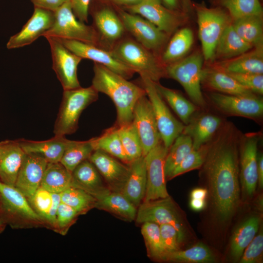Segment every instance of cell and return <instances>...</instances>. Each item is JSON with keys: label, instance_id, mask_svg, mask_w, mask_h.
Segmentation results:
<instances>
[{"label": "cell", "instance_id": "obj_1", "mask_svg": "<svg viewBox=\"0 0 263 263\" xmlns=\"http://www.w3.org/2000/svg\"><path fill=\"white\" fill-rule=\"evenodd\" d=\"M221 128L210 141L202 167L214 213L225 222L233 216L240 202V139L230 124Z\"/></svg>", "mask_w": 263, "mask_h": 263}, {"label": "cell", "instance_id": "obj_2", "mask_svg": "<svg viewBox=\"0 0 263 263\" xmlns=\"http://www.w3.org/2000/svg\"><path fill=\"white\" fill-rule=\"evenodd\" d=\"M93 70L92 86L98 93L109 96L115 106L117 117L114 125L119 127L132 122L136 103L146 94L144 89L101 64L94 62Z\"/></svg>", "mask_w": 263, "mask_h": 263}, {"label": "cell", "instance_id": "obj_3", "mask_svg": "<svg viewBox=\"0 0 263 263\" xmlns=\"http://www.w3.org/2000/svg\"><path fill=\"white\" fill-rule=\"evenodd\" d=\"M111 50L120 61L140 76L147 77L156 82L166 77L165 66L161 60L155 53L133 38H123Z\"/></svg>", "mask_w": 263, "mask_h": 263}, {"label": "cell", "instance_id": "obj_4", "mask_svg": "<svg viewBox=\"0 0 263 263\" xmlns=\"http://www.w3.org/2000/svg\"><path fill=\"white\" fill-rule=\"evenodd\" d=\"M192 7L197 16L204 59L212 61L217 42L232 19L225 10L219 6L208 7L202 2H192Z\"/></svg>", "mask_w": 263, "mask_h": 263}, {"label": "cell", "instance_id": "obj_5", "mask_svg": "<svg viewBox=\"0 0 263 263\" xmlns=\"http://www.w3.org/2000/svg\"><path fill=\"white\" fill-rule=\"evenodd\" d=\"M98 92L91 85L64 90L59 112L55 123L54 133L64 136L74 133L79 118L90 104L98 99Z\"/></svg>", "mask_w": 263, "mask_h": 263}, {"label": "cell", "instance_id": "obj_6", "mask_svg": "<svg viewBox=\"0 0 263 263\" xmlns=\"http://www.w3.org/2000/svg\"><path fill=\"white\" fill-rule=\"evenodd\" d=\"M204 59L202 54L195 52L165 66L166 77L178 82L193 103L201 107L206 105L201 88Z\"/></svg>", "mask_w": 263, "mask_h": 263}, {"label": "cell", "instance_id": "obj_7", "mask_svg": "<svg viewBox=\"0 0 263 263\" xmlns=\"http://www.w3.org/2000/svg\"><path fill=\"white\" fill-rule=\"evenodd\" d=\"M43 37L75 40L102 47L99 35L93 26L79 21L74 15L70 0L54 12V20Z\"/></svg>", "mask_w": 263, "mask_h": 263}, {"label": "cell", "instance_id": "obj_8", "mask_svg": "<svg viewBox=\"0 0 263 263\" xmlns=\"http://www.w3.org/2000/svg\"><path fill=\"white\" fill-rule=\"evenodd\" d=\"M141 86L152 106L162 141L169 150L175 139L181 134L185 125L171 113L165 101L155 87L154 81L140 76Z\"/></svg>", "mask_w": 263, "mask_h": 263}, {"label": "cell", "instance_id": "obj_9", "mask_svg": "<svg viewBox=\"0 0 263 263\" xmlns=\"http://www.w3.org/2000/svg\"><path fill=\"white\" fill-rule=\"evenodd\" d=\"M138 224L153 222L169 224L174 226L184 237L187 234V225L178 207L170 196L146 202L138 207L135 220Z\"/></svg>", "mask_w": 263, "mask_h": 263}, {"label": "cell", "instance_id": "obj_10", "mask_svg": "<svg viewBox=\"0 0 263 263\" xmlns=\"http://www.w3.org/2000/svg\"><path fill=\"white\" fill-rule=\"evenodd\" d=\"M145 18L168 35L173 33L187 18V14L169 9L160 0H142L135 5L122 7Z\"/></svg>", "mask_w": 263, "mask_h": 263}, {"label": "cell", "instance_id": "obj_11", "mask_svg": "<svg viewBox=\"0 0 263 263\" xmlns=\"http://www.w3.org/2000/svg\"><path fill=\"white\" fill-rule=\"evenodd\" d=\"M125 30L137 42L154 53L161 49L169 35L142 17L115 6Z\"/></svg>", "mask_w": 263, "mask_h": 263}, {"label": "cell", "instance_id": "obj_12", "mask_svg": "<svg viewBox=\"0 0 263 263\" xmlns=\"http://www.w3.org/2000/svg\"><path fill=\"white\" fill-rule=\"evenodd\" d=\"M51 52L52 68L64 90L80 87L77 67L82 58L65 47L59 38L47 37Z\"/></svg>", "mask_w": 263, "mask_h": 263}, {"label": "cell", "instance_id": "obj_13", "mask_svg": "<svg viewBox=\"0 0 263 263\" xmlns=\"http://www.w3.org/2000/svg\"><path fill=\"white\" fill-rule=\"evenodd\" d=\"M168 150L161 141L145 156L147 185L144 202L169 196L166 187L164 168Z\"/></svg>", "mask_w": 263, "mask_h": 263}, {"label": "cell", "instance_id": "obj_14", "mask_svg": "<svg viewBox=\"0 0 263 263\" xmlns=\"http://www.w3.org/2000/svg\"><path fill=\"white\" fill-rule=\"evenodd\" d=\"M259 136L249 134L240 139L239 181L241 190L246 197H252L258 185V145Z\"/></svg>", "mask_w": 263, "mask_h": 263}, {"label": "cell", "instance_id": "obj_15", "mask_svg": "<svg viewBox=\"0 0 263 263\" xmlns=\"http://www.w3.org/2000/svg\"><path fill=\"white\" fill-rule=\"evenodd\" d=\"M59 39L69 50L82 59H91L101 64L127 79L135 73L120 61L110 49L75 40Z\"/></svg>", "mask_w": 263, "mask_h": 263}, {"label": "cell", "instance_id": "obj_16", "mask_svg": "<svg viewBox=\"0 0 263 263\" xmlns=\"http://www.w3.org/2000/svg\"><path fill=\"white\" fill-rule=\"evenodd\" d=\"M132 122L140 138L145 156L162 141L152 106L146 94L136 103Z\"/></svg>", "mask_w": 263, "mask_h": 263}, {"label": "cell", "instance_id": "obj_17", "mask_svg": "<svg viewBox=\"0 0 263 263\" xmlns=\"http://www.w3.org/2000/svg\"><path fill=\"white\" fill-rule=\"evenodd\" d=\"M209 97L215 107L227 115L253 119L263 115V101L256 95H230L216 92L211 93Z\"/></svg>", "mask_w": 263, "mask_h": 263}, {"label": "cell", "instance_id": "obj_18", "mask_svg": "<svg viewBox=\"0 0 263 263\" xmlns=\"http://www.w3.org/2000/svg\"><path fill=\"white\" fill-rule=\"evenodd\" d=\"M89 160L95 166L109 188L121 192L130 173V166L101 150H94Z\"/></svg>", "mask_w": 263, "mask_h": 263}, {"label": "cell", "instance_id": "obj_19", "mask_svg": "<svg viewBox=\"0 0 263 263\" xmlns=\"http://www.w3.org/2000/svg\"><path fill=\"white\" fill-rule=\"evenodd\" d=\"M54 20V12L35 7L32 16L20 31L10 38L7 48L16 49L30 45L43 36L51 27Z\"/></svg>", "mask_w": 263, "mask_h": 263}, {"label": "cell", "instance_id": "obj_20", "mask_svg": "<svg viewBox=\"0 0 263 263\" xmlns=\"http://www.w3.org/2000/svg\"><path fill=\"white\" fill-rule=\"evenodd\" d=\"M48 161L40 155L25 153L15 186L29 200L40 187Z\"/></svg>", "mask_w": 263, "mask_h": 263}, {"label": "cell", "instance_id": "obj_21", "mask_svg": "<svg viewBox=\"0 0 263 263\" xmlns=\"http://www.w3.org/2000/svg\"><path fill=\"white\" fill-rule=\"evenodd\" d=\"M94 26L100 40L108 43L110 50L124 36L125 29L118 15L108 7H103L93 13Z\"/></svg>", "mask_w": 263, "mask_h": 263}, {"label": "cell", "instance_id": "obj_22", "mask_svg": "<svg viewBox=\"0 0 263 263\" xmlns=\"http://www.w3.org/2000/svg\"><path fill=\"white\" fill-rule=\"evenodd\" d=\"M25 153L18 140L0 142V181L15 186Z\"/></svg>", "mask_w": 263, "mask_h": 263}, {"label": "cell", "instance_id": "obj_23", "mask_svg": "<svg viewBox=\"0 0 263 263\" xmlns=\"http://www.w3.org/2000/svg\"><path fill=\"white\" fill-rule=\"evenodd\" d=\"M222 124L220 117L210 114H202L191 117L182 133L191 138L192 148L197 150L212 139Z\"/></svg>", "mask_w": 263, "mask_h": 263}, {"label": "cell", "instance_id": "obj_24", "mask_svg": "<svg viewBox=\"0 0 263 263\" xmlns=\"http://www.w3.org/2000/svg\"><path fill=\"white\" fill-rule=\"evenodd\" d=\"M232 58L217 62L214 68L227 73L263 74V46Z\"/></svg>", "mask_w": 263, "mask_h": 263}, {"label": "cell", "instance_id": "obj_25", "mask_svg": "<svg viewBox=\"0 0 263 263\" xmlns=\"http://www.w3.org/2000/svg\"><path fill=\"white\" fill-rule=\"evenodd\" d=\"M73 187L80 188L95 199L111 191L95 167L87 159L79 164L72 171Z\"/></svg>", "mask_w": 263, "mask_h": 263}, {"label": "cell", "instance_id": "obj_26", "mask_svg": "<svg viewBox=\"0 0 263 263\" xmlns=\"http://www.w3.org/2000/svg\"><path fill=\"white\" fill-rule=\"evenodd\" d=\"M130 173L121 193L136 207L142 203L146 193L147 177L144 156L129 164Z\"/></svg>", "mask_w": 263, "mask_h": 263}, {"label": "cell", "instance_id": "obj_27", "mask_svg": "<svg viewBox=\"0 0 263 263\" xmlns=\"http://www.w3.org/2000/svg\"><path fill=\"white\" fill-rule=\"evenodd\" d=\"M25 153H35L44 157L48 163L59 162L72 140L64 136H56L45 141L18 140Z\"/></svg>", "mask_w": 263, "mask_h": 263}, {"label": "cell", "instance_id": "obj_28", "mask_svg": "<svg viewBox=\"0 0 263 263\" xmlns=\"http://www.w3.org/2000/svg\"><path fill=\"white\" fill-rule=\"evenodd\" d=\"M202 83L222 94L238 95H255L228 73L214 67L204 69Z\"/></svg>", "mask_w": 263, "mask_h": 263}, {"label": "cell", "instance_id": "obj_29", "mask_svg": "<svg viewBox=\"0 0 263 263\" xmlns=\"http://www.w3.org/2000/svg\"><path fill=\"white\" fill-rule=\"evenodd\" d=\"M0 197L5 209L9 213L32 221H38L40 216L30 205L25 196L15 186L0 181Z\"/></svg>", "mask_w": 263, "mask_h": 263}, {"label": "cell", "instance_id": "obj_30", "mask_svg": "<svg viewBox=\"0 0 263 263\" xmlns=\"http://www.w3.org/2000/svg\"><path fill=\"white\" fill-rule=\"evenodd\" d=\"M261 217L254 215L247 217L235 229L231 237L229 253L232 260L239 262L245 248L253 239L261 225Z\"/></svg>", "mask_w": 263, "mask_h": 263}, {"label": "cell", "instance_id": "obj_31", "mask_svg": "<svg viewBox=\"0 0 263 263\" xmlns=\"http://www.w3.org/2000/svg\"><path fill=\"white\" fill-rule=\"evenodd\" d=\"M95 207L108 211L124 221L135 220L137 207L121 192L110 191L96 198Z\"/></svg>", "mask_w": 263, "mask_h": 263}, {"label": "cell", "instance_id": "obj_32", "mask_svg": "<svg viewBox=\"0 0 263 263\" xmlns=\"http://www.w3.org/2000/svg\"><path fill=\"white\" fill-rule=\"evenodd\" d=\"M253 47L236 33L231 24L224 31L216 46L214 58L225 60L242 55Z\"/></svg>", "mask_w": 263, "mask_h": 263}, {"label": "cell", "instance_id": "obj_33", "mask_svg": "<svg viewBox=\"0 0 263 263\" xmlns=\"http://www.w3.org/2000/svg\"><path fill=\"white\" fill-rule=\"evenodd\" d=\"M263 15H252L232 20L231 24L245 41L256 47L263 46Z\"/></svg>", "mask_w": 263, "mask_h": 263}, {"label": "cell", "instance_id": "obj_34", "mask_svg": "<svg viewBox=\"0 0 263 263\" xmlns=\"http://www.w3.org/2000/svg\"><path fill=\"white\" fill-rule=\"evenodd\" d=\"M72 173L60 162L48 163L40 187L51 193H60L73 186Z\"/></svg>", "mask_w": 263, "mask_h": 263}, {"label": "cell", "instance_id": "obj_35", "mask_svg": "<svg viewBox=\"0 0 263 263\" xmlns=\"http://www.w3.org/2000/svg\"><path fill=\"white\" fill-rule=\"evenodd\" d=\"M193 34L191 29L184 27L176 31L164 51L161 61L165 66L184 57L193 43Z\"/></svg>", "mask_w": 263, "mask_h": 263}, {"label": "cell", "instance_id": "obj_36", "mask_svg": "<svg viewBox=\"0 0 263 263\" xmlns=\"http://www.w3.org/2000/svg\"><path fill=\"white\" fill-rule=\"evenodd\" d=\"M154 83L162 98L169 104L183 123L188 124L196 110V105L176 91L167 88L159 82H154Z\"/></svg>", "mask_w": 263, "mask_h": 263}, {"label": "cell", "instance_id": "obj_37", "mask_svg": "<svg viewBox=\"0 0 263 263\" xmlns=\"http://www.w3.org/2000/svg\"><path fill=\"white\" fill-rule=\"evenodd\" d=\"M164 261L182 263H212L216 258L210 248L198 243L185 250H178L167 254Z\"/></svg>", "mask_w": 263, "mask_h": 263}, {"label": "cell", "instance_id": "obj_38", "mask_svg": "<svg viewBox=\"0 0 263 263\" xmlns=\"http://www.w3.org/2000/svg\"><path fill=\"white\" fill-rule=\"evenodd\" d=\"M93 139L94 150H101L124 163L130 164L115 126L105 130L99 136Z\"/></svg>", "mask_w": 263, "mask_h": 263}, {"label": "cell", "instance_id": "obj_39", "mask_svg": "<svg viewBox=\"0 0 263 263\" xmlns=\"http://www.w3.org/2000/svg\"><path fill=\"white\" fill-rule=\"evenodd\" d=\"M93 141V138L82 141L72 140L59 162L72 172L79 164L89 159L94 150Z\"/></svg>", "mask_w": 263, "mask_h": 263}, {"label": "cell", "instance_id": "obj_40", "mask_svg": "<svg viewBox=\"0 0 263 263\" xmlns=\"http://www.w3.org/2000/svg\"><path fill=\"white\" fill-rule=\"evenodd\" d=\"M191 138L184 133L180 134L168 150L165 161V173L168 180L175 168L192 150Z\"/></svg>", "mask_w": 263, "mask_h": 263}, {"label": "cell", "instance_id": "obj_41", "mask_svg": "<svg viewBox=\"0 0 263 263\" xmlns=\"http://www.w3.org/2000/svg\"><path fill=\"white\" fill-rule=\"evenodd\" d=\"M216 6L225 10L232 20L248 15H263L260 0H212Z\"/></svg>", "mask_w": 263, "mask_h": 263}, {"label": "cell", "instance_id": "obj_42", "mask_svg": "<svg viewBox=\"0 0 263 263\" xmlns=\"http://www.w3.org/2000/svg\"><path fill=\"white\" fill-rule=\"evenodd\" d=\"M142 224L141 231L148 256L156 261H164L166 251L161 239L159 225L153 222Z\"/></svg>", "mask_w": 263, "mask_h": 263}, {"label": "cell", "instance_id": "obj_43", "mask_svg": "<svg viewBox=\"0 0 263 263\" xmlns=\"http://www.w3.org/2000/svg\"><path fill=\"white\" fill-rule=\"evenodd\" d=\"M60 200L75 209L78 214H84L95 207L96 199L87 191L77 187H70L60 193Z\"/></svg>", "mask_w": 263, "mask_h": 263}, {"label": "cell", "instance_id": "obj_44", "mask_svg": "<svg viewBox=\"0 0 263 263\" xmlns=\"http://www.w3.org/2000/svg\"><path fill=\"white\" fill-rule=\"evenodd\" d=\"M117 132L130 163L143 156L141 142L132 122L117 127Z\"/></svg>", "mask_w": 263, "mask_h": 263}, {"label": "cell", "instance_id": "obj_45", "mask_svg": "<svg viewBox=\"0 0 263 263\" xmlns=\"http://www.w3.org/2000/svg\"><path fill=\"white\" fill-rule=\"evenodd\" d=\"M210 141L197 150L192 149L173 170L168 180L172 179L182 174L201 168L206 159Z\"/></svg>", "mask_w": 263, "mask_h": 263}, {"label": "cell", "instance_id": "obj_46", "mask_svg": "<svg viewBox=\"0 0 263 263\" xmlns=\"http://www.w3.org/2000/svg\"><path fill=\"white\" fill-rule=\"evenodd\" d=\"M263 259V230L261 225L250 244L244 249L240 263H261Z\"/></svg>", "mask_w": 263, "mask_h": 263}, {"label": "cell", "instance_id": "obj_47", "mask_svg": "<svg viewBox=\"0 0 263 263\" xmlns=\"http://www.w3.org/2000/svg\"><path fill=\"white\" fill-rule=\"evenodd\" d=\"M159 227L161 239L166 251L165 256L168 253L181 249L185 238L170 225L161 224Z\"/></svg>", "mask_w": 263, "mask_h": 263}, {"label": "cell", "instance_id": "obj_48", "mask_svg": "<svg viewBox=\"0 0 263 263\" xmlns=\"http://www.w3.org/2000/svg\"><path fill=\"white\" fill-rule=\"evenodd\" d=\"M30 201L32 202L37 213L46 219L52 204V193L40 187Z\"/></svg>", "mask_w": 263, "mask_h": 263}, {"label": "cell", "instance_id": "obj_49", "mask_svg": "<svg viewBox=\"0 0 263 263\" xmlns=\"http://www.w3.org/2000/svg\"><path fill=\"white\" fill-rule=\"evenodd\" d=\"M239 83L254 94H263V74L228 73Z\"/></svg>", "mask_w": 263, "mask_h": 263}, {"label": "cell", "instance_id": "obj_50", "mask_svg": "<svg viewBox=\"0 0 263 263\" xmlns=\"http://www.w3.org/2000/svg\"><path fill=\"white\" fill-rule=\"evenodd\" d=\"M78 215L70 206L61 202L56 213V225L60 228L69 226Z\"/></svg>", "mask_w": 263, "mask_h": 263}, {"label": "cell", "instance_id": "obj_51", "mask_svg": "<svg viewBox=\"0 0 263 263\" xmlns=\"http://www.w3.org/2000/svg\"><path fill=\"white\" fill-rule=\"evenodd\" d=\"M92 0H70L72 11L76 18L82 22H87L89 6Z\"/></svg>", "mask_w": 263, "mask_h": 263}, {"label": "cell", "instance_id": "obj_52", "mask_svg": "<svg viewBox=\"0 0 263 263\" xmlns=\"http://www.w3.org/2000/svg\"><path fill=\"white\" fill-rule=\"evenodd\" d=\"M35 7L42 8L52 12L56 11L61 5L70 0H30Z\"/></svg>", "mask_w": 263, "mask_h": 263}, {"label": "cell", "instance_id": "obj_53", "mask_svg": "<svg viewBox=\"0 0 263 263\" xmlns=\"http://www.w3.org/2000/svg\"><path fill=\"white\" fill-rule=\"evenodd\" d=\"M52 204L46 220L53 225H56V213L61 203L60 193H52Z\"/></svg>", "mask_w": 263, "mask_h": 263}, {"label": "cell", "instance_id": "obj_54", "mask_svg": "<svg viewBox=\"0 0 263 263\" xmlns=\"http://www.w3.org/2000/svg\"><path fill=\"white\" fill-rule=\"evenodd\" d=\"M96 2L103 4H111L115 6H123V7L132 6L138 4L142 0H94Z\"/></svg>", "mask_w": 263, "mask_h": 263}, {"label": "cell", "instance_id": "obj_55", "mask_svg": "<svg viewBox=\"0 0 263 263\" xmlns=\"http://www.w3.org/2000/svg\"><path fill=\"white\" fill-rule=\"evenodd\" d=\"M169 9L184 12L181 0H160Z\"/></svg>", "mask_w": 263, "mask_h": 263}, {"label": "cell", "instance_id": "obj_56", "mask_svg": "<svg viewBox=\"0 0 263 263\" xmlns=\"http://www.w3.org/2000/svg\"><path fill=\"white\" fill-rule=\"evenodd\" d=\"M258 185L260 188L263 187V155L260 154L258 156Z\"/></svg>", "mask_w": 263, "mask_h": 263}, {"label": "cell", "instance_id": "obj_57", "mask_svg": "<svg viewBox=\"0 0 263 263\" xmlns=\"http://www.w3.org/2000/svg\"><path fill=\"white\" fill-rule=\"evenodd\" d=\"M208 196L207 188H198L193 189L190 192V198L206 200Z\"/></svg>", "mask_w": 263, "mask_h": 263}, {"label": "cell", "instance_id": "obj_58", "mask_svg": "<svg viewBox=\"0 0 263 263\" xmlns=\"http://www.w3.org/2000/svg\"><path fill=\"white\" fill-rule=\"evenodd\" d=\"M189 206L191 209L196 211L203 210L206 207V200L190 198Z\"/></svg>", "mask_w": 263, "mask_h": 263}, {"label": "cell", "instance_id": "obj_59", "mask_svg": "<svg viewBox=\"0 0 263 263\" xmlns=\"http://www.w3.org/2000/svg\"><path fill=\"white\" fill-rule=\"evenodd\" d=\"M183 10L187 14L193 10L192 2L191 0H181Z\"/></svg>", "mask_w": 263, "mask_h": 263}, {"label": "cell", "instance_id": "obj_60", "mask_svg": "<svg viewBox=\"0 0 263 263\" xmlns=\"http://www.w3.org/2000/svg\"><path fill=\"white\" fill-rule=\"evenodd\" d=\"M263 198L261 196H260V197L257 199V202H256V206L257 207V208L260 210H263Z\"/></svg>", "mask_w": 263, "mask_h": 263}, {"label": "cell", "instance_id": "obj_61", "mask_svg": "<svg viewBox=\"0 0 263 263\" xmlns=\"http://www.w3.org/2000/svg\"><path fill=\"white\" fill-rule=\"evenodd\" d=\"M1 221L0 220V227L1 226Z\"/></svg>", "mask_w": 263, "mask_h": 263}]
</instances>
